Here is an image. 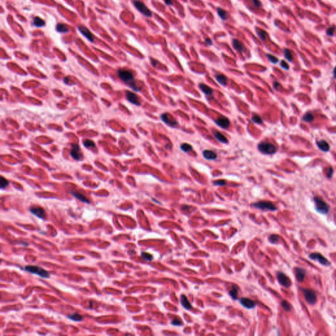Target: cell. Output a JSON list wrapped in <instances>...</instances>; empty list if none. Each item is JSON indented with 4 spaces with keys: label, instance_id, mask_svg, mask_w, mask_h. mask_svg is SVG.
<instances>
[{
    "label": "cell",
    "instance_id": "12",
    "mask_svg": "<svg viewBox=\"0 0 336 336\" xmlns=\"http://www.w3.org/2000/svg\"><path fill=\"white\" fill-rule=\"evenodd\" d=\"M215 123L219 127L224 129H227L230 126V120L229 118H227L225 116H219L218 118H217V119H215Z\"/></svg>",
    "mask_w": 336,
    "mask_h": 336
},
{
    "label": "cell",
    "instance_id": "6",
    "mask_svg": "<svg viewBox=\"0 0 336 336\" xmlns=\"http://www.w3.org/2000/svg\"><path fill=\"white\" fill-rule=\"evenodd\" d=\"M160 118L164 122L165 124L167 125L168 126L171 127L175 128L179 126L178 122L176 120V119L173 118L172 115L169 114L168 113H164L160 115Z\"/></svg>",
    "mask_w": 336,
    "mask_h": 336
},
{
    "label": "cell",
    "instance_id": "48",
    "mask_svg": "<svg viewBox=\"0 0 336 336\" xmlns=\"http://www.w3.org/2000/svg\"><path fill=\"white\" fill-rule=\"evenodd\" d=\"M205 42H206V44L207 45H212L213 44L212 39H209V38H206V40H205Z\"/></svg>",
    "mask_w": 336,
    "mask_h": 336
},
{
    "label": "cell",
    "instance_id": "4",
    "mask_svg": "<svg viewBox=\"0 0 336 336\" xmlns=\"http://www.w3.org/2000/svg\"><path fill=\"white\" fill-rule=\"evenodd\" d=\"M24 269L28 272L32 273V274L38 275L42 278H46L49 277V273L46 270L42 269L38 266L27 265L24 267Z\"/></svg>",
    "mask_w": 336,
    "mask_h": 336
},
{
    "label": "cell",
    "instance_id": "15",
    "mask_svg": "<svg viewBox=\"0 0 336 336\" xmlns=\"http://www.w3.org/2000/svg\"><path fill=\"white\" fill-rule=\"evenodd\" d=\"M240 303L245 308L248 309H253L255 307V303L254 301H253L252 300H250V299L247 297H242L240 300Z\"/></svg>",
    "mask_w": 336,
    "mask_h": 336
},
{
    "label": "cell",
    "instance_id": "25",
    "mask_svg": "<svg viewBox=\"0 0 336 336\" xmlns=\"http://www.w3.org/2000/svg\"><path fill=\"white\" fill-rule=\"evenodd\" d=\"M72 195L76 197V198H78V200H80L81 202H83L84 203H87V204H89L90 203V201L88 200V199L85 197V196L83 194H81L79 193V192H72Z\"/></svg>",
    "mask_w": 336,
    "mask_h": 336
},
{
    "label": "cell",
    "instance_id": "17",
    "mask_svg": "<svg viewBox=\"0 0 336 336\" xmlns=\"http://www.w3.org/2000/svg\"><path fill=\"white\" fill-rule=\"evenodd\" d=\"M202 154L204 158L207 160H215L217 158V154L215 152L210 150H204L202 152Z\"/></svg>",
    "mask_w": 336,
    "mask_h": 336
},
{
    "label": "cell",
    "instance_id": "37",
    "mask_svg": "<svg viewBox=\"0 0 336 336\" xmlns=\"http://www.w3.org/2000/svg\"><path fill=\"white\" fill-rule=\"evenodd\" d=\"M141 257H143L144 260L150 261L153 260V256L152 254L147 252H143L141 253Z\"/></svg>",
    "mask_w": 336,
    "mask_h": 336
},
{
    "label": "cell",
    "instance_id": "14",
    "mask_svg": "<svg viewBox=\"0 0 336 336\" xmlns=\"http://www.w3.org/2000/svg\"><path fill=\"white\" fill-rule=\"evenodd\" d=\"M30 211L34 215L40 219H45L46 217V213L44 208L39 206H32L30 207Z\"/></svg>",
    "mask_w": 336,
    "mask_h": 336
},
{
    "label": "cell",
    "instance_id": "41",
    "mask_svg": "<svg viewBox=\"0 0 336 336\" xmlns=\"http://www.w3.org/2000/svg\"><path fill=\"white\" fill-rule=\"evenodd\" d=\"M269 240L271 244H277L278 241V236L276 234H271L269 236Z\"/></svg>",
    "mask_w": 336,
    "mask_h": 336
},
{
    "label": "cell",
    "instance_id": "45",
    "mask_svg": "<svg viewBox=\"0 0 336 336\" xmlns=\"http://www.w3.org/2000/svg\"><path fill=\"white\" fill-rule=\"evenodd\" d=\"M280 66H281L282 68H284V70H289V68H290L289 65L287 64L286 63V62L285 61H281V62H280Z\"/></svg>",
    "mask_w": 336,
    "mask_h": 336
},
{
    "label": "cell",
    "instance_id": "32",
    "mask_svg": "<svg viewBox=\"0 0 336 336\" xmlns=\"http://www.w3.org/2000/svg\"><path fill=\"white\" fill-rule=\"evenodd\" d=\"M68 318H69L70 319L74 321H81L82 319H83V317H81L80 315L78 314V313H74V314L68 315Z\"/></svg>",
    "mask_w": 336,
    "mask_h": 336
},
{
    "label": "cell",
    "instance_id": "42",
    "mask_svg": "<svg viewBox=\"0 0 336 336\" xmlns=\"http://www.w3.org/2000/svg\"><path fill=\"white\" fill-rule=\"evenodd\" d=\"M213 183L214 185H217V186H224L226 184V181L221 179V180L213 181Z\"/></svg>",
    "mask_w": 336,
    "mask_h": 336
},
{
    "label": "cell",
    "instance_id": "49",
    "mask_svg": "<svg viewBox=\"0 0 336 336\" xmlns=\"http://www.w3.org/2000/svg\"><path fill=\"white\" fill-rule=\"evenodd\" d=\"M165 4L167 5H172V0H164Z\"/></svg>",
    "mask_w": 336,
    "mask_h": 336
},
{
    "label": "cell",
    "instance_id": "24",
    "mask_svg": "<svg viewBox=\"0 0 336 336\" xmlns=\"http://www.w3.org/2000/svg\"><path fill=\"white\" fill-rule=\"evenodd\" d=\"M199 87L200 89L206 95H212L213 93V90L212 88H210L209 86L204 84H199Z\"/></svg>",
    "mask_w": 336,
    "mask_h": 336
},
{
    "label": "cell",
    "instance_id": "7",
    "mask_svg": "<svg viewBox=\"0 0 336 336\" xmlns=\"http://www.w3.org/2000/svg\"><path fill=\"white\" fill-rule=\"evenodd\" d=\"M253 207L255 208L260 209L261 210H269V211H275L277 210V207H276L272 202L267 201H260L256 202L253 204Z\"/></svg>",
    "mask_w": 336,
    "mask_h": 336
},
{
    "label": "cell",
    "instance_id": "8",
    "mask_svg": "<svg viewBox=\"0 0 336 336\" xmlns=\"http://www.w3.org/2000/svg\"><path fill=\"white\" fill-rule=\"evenodd\" d=\"M133 3L137 9L141 13L143 14V15L147 17H150L152 16L151 11H150L143 2L139 1V0H133Z\"/></svg>",
    "mask_w": 336,
    "mask_h": 336
},
{
    "label": "cell",
    "instance_id": "16",
    "mask_svg": "<svg viewBox=\"0 0 336 336\" xmlns=\"http://www.w3.org/2000/svg\"><path fill=\"white\" fill-rule=\"evenodd\" d=\"M78 30H79V32H80L88 40H89L90 41L93 42L94 40V38H93V36L92 33L90 32V30L88 29L87 28L83 26H79L78 27Z\"/></svg>",
    "mask_w": 336,
    "mask_h": 336
},
{
    "label": "cell",
    "instance_id": "5",
    "mask_svg": "<svg viewBox=\"0 0 336 336\" xmlns=\"http://www.w3.org/2000/svg\"><path fill=\"white\" fill-rule=\"evenodd\" d=\"M301 291L303 292V294L305 299L307 303L309 304L313 305L316 303H317V297L316 293L313 291L312 290L307 289V288H301Z\"/></svg>",
    "mask_w": 336,
    "mask_h": 336
},
{
    "label": "cell",
    "instance_id": "27",
    "mask_svg": "<svg viewBox=\"0 0 336 336\" xmlns=\"http://www.w3.org/2000/svg\"><path fill=\"white\" fill-rule=\"evenodd\" d=\"M217 13L219 17H220L223 21H226V20L228 19L227 13L223 9H222L221 7H218L217 9Z\"/></svg>",
    "mask_w": 336,
    "mask_h": 336
},
{
    "label": "cell",
    "instance_id": "40",
    "mask_svg": "<svg viewBox=\"0 0 336 336\" xmlns=\"http://www.w3.org/2000/svg\"><path fill=\"white\" fill-rule=\"evenodd\" d=\"M267 58L269 60V61L270 62H272L273 64H277L278 62V59L275 56L272 55H270V54H267Z\"/></svg>",
    "mask_w": 336,
    "mask_h": 336
},
{
    "label": "cell",
    "instance_id": "10",
    "mask_svg": "<svg viewBox=\"0 0 336 336\" xmlns=\"http://www.w3.org/2000/svg\"><path fill=\"white\" fill-rule=\"evenodd\" d=\"M277 279L278 282L282 286L286 287V288H288L292 285L291 280L283 272H278L277 273Z\"/></svg>",
    "mask_w": 336,
    "mask_h": 336
},
{
    "label": "cell",
    "instance_id": "50",
    "mask_svg": "<svg viewBox=\"0 0 336 336\" xmlns=\"http://www.w3.org/2000/svg\"><path fill=\"white\" fill-rule=\"evenodd\" d=\"M333 74H334V78L336 79V66L334 68V71H333Z\"/></svg>",
    "mask_w": 336,
    "mask_h": 336
},
{
    "label": "cell",
    "instance_id": "36",
    "mask_svg": "<svg viewBox=\"0 0 336 336\" xmlns=\"http://www.w3.org/2000/svg\"><path fill=\"white\" fill-rule=\"evenodd\" d=\"M281 306L286 311H290L292 309V306L287 301L283 300L281 302Z\"/></svg>",
    "mask_w": 336,
    "mask_h": 336
},
{
    "label": "cell",
    "instance_id": "2",
    "mask_svg": "<svg viewBox=\"0 0 336 336\" xmlns=\"http://www.w3.org/2000/svg\"><path fill=\"white\" fill-rule=\"evenodd\" d=\"M257 149L260 152L266 155H272L277 151V149L275 145L268 142H261L259 143Z\"/></svg>",
    "mask_w": 336,
    "mask_h": 336
},
{
    "label": "cell",
    "instance_id": "11",
    "mask_svg": "<svg viewBox=\"0 0 336 336\" xmlns=\"http://www.w3.org/2000/svg\"><path fill=\"white\" fill-rule=\"evenodd\" d=\"M70 155L76 160H81L83 158L80 147L76 144H72L70 150Z\"/></svg>",
    "mask_w": 336,
    "mask_h": 336
},
{
    "label": "cell",
    "instance_id": "22",
    "mask_svg": "<svg viewBox=\"0 0 336 336\" xmlns=\"http://www.w3.org/2000/svg\"><path fill=\"white\" fill-rule=\"evenodd\" d=\"M232 45L236 50L240 52H244L245 51V46L242 43L236 39H232Z\"/></svg>",
    "mask_w": 336,
    "mask_h": 336
},
{
    "label": "cell",
    "instance_id": "23",
    "mask_svg": "<svg viewBox=\"0 0 336 336\" xmlns=\"http://www.w3.org/2000/svg\"><path fill=\"white\" fill-rule=\"evenodd\" d=\"M215 77V79H217V81L221 85H224V86H226L227 85V78L224 75L221 74H216Z\"/></svg>",
    "mask_w": 336,
    "mask_h": 336
},
{
    "label": "cell",
    "instance_id": "39",
    "mask_svg": "<svg viewBox=\"0 0 336 336\" xmlns=\"http://www.w3.org/2000/svg\"><path fill=\"white\" fill-rule=\"evenodd\" d=\"M0 185H1V189H5L9 185V181L6 179L4 178L3 176H1V180H0Z\"/></svg>",
    "mask_w": 336,
    "mask_h": 336
},
{
    "label": "cell",
    "instance_id": "9",
    "mask_svg": "<svg viewBox=\"0 0 336 336\" xmlns=\"http://www.w3.org/2000/svg\"><path fill=\"white\" fill-rule=\"evenodd\" d=\"M309 258L312 260L318 261L324 266L330 265V262L320 253H312L309 255Z\"/></svg>",
    "mask_w": 336,
    "mask_h": 336
},
{
    "label": "cell",
    "instance_id": "47",
    "mask_svg": "<svg viewBox=\"0 0 336 336\" xmlns=\"http://www.w3.org/2000/svg\"><path fill=\"white\" fill-rule=\"evenodd\" d=\"M172 324L173 326H180L181 324V322L180 320H179L177 319H174L173 320H172Z\"/></svg>",
    "mask_w": 336,
    "mask_h": 336
},
{
    "label": "cell",
    "instance_id": "18",
    "mask_svg": "<svg viewBox=\"0 0 336 336\" xmlns=\"http://www.w3.org/2000/svg\"><path fill=\"white\" fill-rule=\"evenodd\" d=\"M295 275L296 279L299 282H302L304 280V278L305 277V270L300 268V267H296L294 269Z\"/></svg>",
    "mask_w": 336,
    "mask_h": 336
},
{
    "label": "cell",
    "instance_id": "44",
    "mask_svg": "<svg viewBox=\"0 0 336 336\" xmlns=\"http://www.w3.org/2000/svg\"><path fill=\"white\" fill-rule=\"evenodd\" d=\"M335 29V28L334 26H332V27L329 28L328 29H327V30H326V34L329 36H332L334 34Z\"/></svg>",
    "mask_w": 336,
    "mask_h": 336
},
{
    "label": "cell",
    "instance_id": "21",
    "mask_svg": "<svg viewBox=\"0 0 336 336\" xmlns=\"http://www.w3.org/2000/svg\"><path fill=\"white\" fill-rule=\"evenodd\" d=\"M181 303L182 305V306H183L185 309L188 310V311H189V310L192 309L191 304H190L189 300H188L187 297L184 295H181Z\"/></svg>",
    "mask_w": 336,
    "mask_h": 336
},
{
    "label": "cell",
    "instance_id": "13",
    "mask_svg": "<svg viewBox=\"0 0 336 336\" xmlns=\"http://www.w3.org/2000/svg\"><path fill=\"white\" fill-rule=\"evenodd\" d=\"M126 95L127 101H129L131 103L137 105V106L141 105L140 99H139V97L135 93L131 92L129 91H127V92H126Z\"/></svg>",
    "mask_w": 336,
    "mask_h": 336
},
{
    "label": "cell",
    "instance_id": "1",
    "mask_svg": "<svg viewBox=\"0 0 336 336\" xmlns=\"http://www.w3.org/2000/svg\"><path fill=\"white\" fill-rule=\"evenodd\" d=\"M118 74L119 78L122 81L127 84L128 85H129V87H132L135 92H139V91L141 90L140 88L137 87V85H136L134 79V76H133V73L130 70L121 68V69L118 70Z\"/></svg>",
    "mask_w": 336,
    "mask_h": 336
},
{
    "label": "cell",
    "instance_id": "46",
    "mask_svg": "<svg viewBox=\"0 0 336 336\" xmlns=\"http://www.w3.org/2000/svg\"><path fill=\"white\" fill-rule=\"evenodd\" d=\"M252 3L254 6L255 7H260L262 6V4L260 1H259V0H252Z\"/></svg>",
    "mask_w": 336,
    "mask_h": 336
},
{
    "label": "cell",
    "instance_id": "29",
    "mask_svg": "<svg viewBox=\"0 0 336 336\" xmlns=\"http://www.w3.org/2000/svg\"><path fill=\"white\" fill-rule=\"evenodd\" d=\"M283 53H284V56H285V58L287 60V61H290V62H292L293 61L294 56H293L292 52L290 49H284L283 51Z\"/></svg>",
    "mask_w": 336,
    "mask_h": 336
},
{
    "label": "cell",
    "instance_id": "19",
    "mask_svg": "<svg viewBox=\"0 0 336 336\" xmlns=\"http://www.w3.org/2000/svg\"><path fill=\"white\" fill-rule=\"evenodd\" d=\"M213 134L215 136V137L217 139V141H219L220 143L224 144H227L229 143V140H228V139L226 137L222 134L221 133L218 132V131H213Z\"/></svg>",
    "mask_w": 336,
    "mask_h": 336
},
{
    "label": "cell",
    "instance_id": "26",
    "mask_svg": "<svg viewBox=\"0 0 336 336\" xmlns=\"http://www.w3.org/2000/svg\"><path fill=\"white\" fill-rule=\"evenodd\" d=\"M33 24L34 26H37V27H41V26H45V22L44 21V20H43L42 19H41L40 17L36 16L34 18Z\"/></svg>",
    "mask_w": 336,
    "mask_h": 336
},
{
    "label": "cell",
    "instance_id": "43",
    "mask_svg": "<svg viewBox=\"0 0 336 336\" xmlns=\"http://www.w3.org/2000/svg\"><path fill=\"white\" fill-rule=\"evenodd\" d=\"M333 173H334V170H333L332 167H328L326 171V175L328 178H331Z\"/></svg>",
    "mask_w": 336,
    "mask_h": 336
},
{
    "label": "cell",
    "instance_id": "20",
    "mask_svg": "<svg viewBox=\"0 0 336 336\" xmlns=\"http://www.w3.org/2000/svg\"><path fill=\"white\" fill-rule=\"evenodd\" d=\"M317 145L318 147V149L321 150L323 152H328L330 149V147L329 144L327 143L326 141L324 140H321L317 142Z\"/></svg>",
    "mask_w": 336,
    "mask_h": 336
},
{
    "label": "cell",
    "instance_id": "28",
    "mask_svg": "<svg viewBox=\"0 0 336 336\" xmlns=\"http://www.w3.org/2000/svg\"><path fill=\"white\" fill-rule=\"evenodd\" d=\"M56 31L60 33H66L68 32V28L65 24H58L56 26Z\"/></svg>",
    "mask_w": 336,
    "mask_h": 336
},
{
    "label": "cell",
    "instance_id": "31",
    "mask_svg": "<svg viewBox=\"0 0 336 336\" xmlns=\"http://www.w3.org/2000/svg\"><path fill=\"white\" fill-rule=\"evenodd\" d=\"M314 116H313L311 113H307L305 114L303 118H302V120L306 122H308V123H310V122H312L313 120H314Z\"/></svg>",
    "mask_w": 336,
    "mask_h": 336
},
{
    "label": "cell",
    "instance_id": "3",
    "mask_svg": "<svg viewBox=\"0 0 336 336\" xmlns=\"http://www.w3.org/2000/svg\"><path fill=\"white\" fill-rule=\"evenodd\" d=\"M314 202L315 204V209L317 210V212L322 213V214H326V213H328L330 210V206L322 199L319 197H315Z\"/></svg>",
    "mask_w": 336,
    "mask_h": 336
},
{
    "label": "cell",
    "instance_id": "38",
    "mask_svg": "<svg viewBox=\"0 0 336 336\" xmlns=\"http://www.w3.org/2000/svg\"><path fill=\"white\" fill-rule=\"evenodd\" d=\"M257 34L262 40H265L267 36V33L265 32V31H264L263 30H258Z\"/></svg>",
    "mask_w": 336,
    "mask_h": 336
},
{
    "label": "cell",
    "instance_id": "30",
    "mask_svg": "<svg viewBox=\"0 0 336 336\" xmlns=\"http://www.w3.org/2000/svg\"><path fill=\"white\" fill-rule=\"evenodd\" d=\"M84 146L87 149H95L96 147L95 143L92 140L90 139H85L83 141Z\"/></svg>",
    "mask_w": 336,
    "mask_h": 336
},
{
    "label": "cell",
    "instance_id": "35",
    "mask_svg": "<svg viewBox=\"0 0 336 336\" xmlns=\"http://www.w3.org/2000/svg\"><path fill=\"white\" fill-rule=\"evenodd\" d=\"M252 120L253 121V122H254V123L257 124H263V119H262V118H261V116L257 114H254L252 116Z\"/></svg>",
    "mask_w": 336,
    "mask_h": 336
},
{
    "label": "cell",
    "instance_id": "34",
    "mask_svg": "<svg viewBox=\"0 0 336 336\" xmlns=\"http://www.w3.org/2000/svg\"><path fill=\"white\" fill-rule=\"evenodd\" d=\"M180 149H181V150H183V152H188L190 151V150H192V147L188 143H183L182 144H181Z\"/></svg>",
    "mask_w": 336,
    "mask_h": 336
},
{
    "label": "cell",
    "instance_id": "33",
    "mask_svg": "<svg viewBox=\"0 0 336 336\" xmlns=\"http://www.w3.org/2000/svg\"><path fill=\"white\" fill-rule=\"evenodd\" d=\"M238 290L235 286H233L232 287V290L229 292V295L233 300H236L238 297Z\"/></svg>",
    "mask_w": 336,
    "mask_h": 336
}]
</instances>
